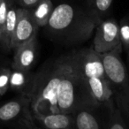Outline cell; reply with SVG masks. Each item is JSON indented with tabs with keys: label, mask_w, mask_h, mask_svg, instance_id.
Instances as JSON below:
<instances>
[{
	"label": "cell",
	"mask_w": 129,
	"mask_h": 129,
	"mask_svg": "<svg viewBox=\"0 0 129 129\" xmlns=\"http://www.w3.org/2000/svg\"><path fill=\"white\" fill-rule=\"evenodd\" d=\"M29 99L33 115L73 113L81 107H99L78 75L71 52L48 60L35 74Z\"/></svg>",
	"instance_id": "cell-1"
},
{
	"label": "cell",
	"mask_w": 129,
	"mask_h": 129,
	"mask_svg": "<svg viewBox=\"0 0 129 129\" xmlns=\"http://www.w3.org/2000/svg\"><path fill=\"white\" fill-rule=\"evenodd\" d=\"M99 22L88 9L61 3L55 6L45 26L46 34L61 44H77L87 41Z\"/></svg>",
	"instance_id": "cell-2"
},
{
	"label": "cell",
	"mask_w": 129,
	"mask_h": 129,
	"mask_svg": "<svg viewBox=\"0 0 129 129\" xmlns=\"http://www.w3.org/2000/svg\"><path fill=\"white\" fill-rule=\"evenodd\" d=\"M74 67L88 93L99 107L110 111L116 108L109 81L104 71L101 54L92 49H80L71 51Z\"/></svg>",
	"instance_id": "cell-3"
},
{
	"label": "cell",
	"mask_w": 129,
	"mask_h": 129,
	"mask_svg": "<svg viewBox=\"0 0 129 129\" xmlns=\"http://www.w3.org/2000/svg\"><path fill=\"white\" fill-rule=\"evenodd\" d=\"M101 57L117 108L129 118V74L126 67L118 51L101 54Z\"/></svg>",
	"instance_id": "cell-4"
},
{
	"label": "cell",
	"mask_w": 129,
	"mask_h": 129,
	"mask_svg": "<svg viewBox=\"0 0 129 129\" xmlns=\"http://www.w3.org/2000/svg\"><path fill=\"white\" fill-rule=\"evenodd\" d=\"M93 49L99 54L111 51L122 52L123 47L119 38V27L114 19L103 20L96 26Z\"/></svg>",
	"instance_id": "cell-5"
},
{
	"label": "cell",
	"mask_w": 129,
	"mask_h": 129,
	"mask_svg": "<svg viewBox=\"0 0 129 129\" xmlns=\"http://www.w3.org/2000/svg\"><path fill=\"white\" fill-rule=\"evenodd\" d=\"M23 119L31 129H37L34 123V116L30 106V99L25 95L11 100L0 106V123H13Z\"/></svg>",
	"instance_id": "cell-6"
},
{
	"label": "cell",
	"mask_w": 129,
	"mask_h": 129,
	"mask_svg": "<svg viewBox=\"0 0 129 129\" xmlns=\"http://www.w3.org/2000/svg\"><path fill=\"white\" fill-rule=\"evenodd\" d=\"M39 28L35 21L31 11L26 8H18V20L11 42V50H15L27 41L36 37Z\"/></svg>",
	"instance_id": "cell-7"
},
{
	"label": "cell",
	"mask_w": 129,
	"mask_h": 129,
	"mask_svg": "<svg viewBox=\"0 0 129 129\" xmlns=\"http://www.w3.org/2000/svg\"><path fill=\"white\" fill-rule=\"evenodd\" d=\"M37 39L34 37L15 49L12 68L14 70H30L37 59Z\"/></svg>",
	"instance_id": "cell-8"
},
{
	"label": "cell",
	"mask_w": 129,
	"mask_h": 129,
	"mask_svg": "<svg viewBox=\"0 0 129 129\" xmlns=\"http://www.w3.org/2000/svg\"><path fill=\"white\" fill-rule=\"evenodd\" d=\"M43 129H74L72 113L33 115Z\"/></svg>",
	"instance_id": "cell-9"
},
{
	"label": "cell",
	"mask_w": 129,
	"mask_h": 129,
	"mask_svg": "<svg viewBox=\"0 0 129 129\" xmlns=\"http://www.w3.org/2000/svg\"><path fill=\"white\" fill-rule=\"evenodd\" d=\"M99 107H81L74 111L73 114L74 129H102L101 122L95 109Z\"/></svg>",
	"instance_id": "cell-10"
},
{
	"label": "cell",
	"mask_w": 129,
	"mask_h": 129,
	"mask_svg": "<svg viewBox=\"0 0 129 129\" xmlns=\"http://www.w3.org/2000/svg\"><path fill=\"white\" fill-rule=\"evenodd\" d=\"M34 79L35 74H32L30 70L23 71L13 69L10 76L9 88L29 98L34 84Z\"/></svg>",
	"instance_id": "cell-11"
},
{
	"label": "cell",
	"mask_w": 129,
	"mask_h": 129,
	"mask_svg": "<svg viewBox=\"0 0 129 129\" xmlns=\"http://www.w3.org/2000/svg\"><path fill=\"white\" fill-rule=\"evenodd\" d=\"M17 20H18V8L15 7L13 4L8 10L0 40L1 46L6 51L11 50V42L16 27Z\"/></svg>",
	"instance_id": "cell-12"
},
{
	"label": "cell",
	"mask_w": 129,
	"mask_h": 129,
	"mask_svg": "<svg viewBox=\"0 0 129 129\" xmlns=\"http://www.w3.org/2000/svg\"><path fill=\"white\" fill-rule=\"evenodd\" d=\"M53 9L54 6L51 0H40L34 8L29 10L36 25L39 27H43L47 25Z\"/></svg>",
	"instance_id": "cell-13"
},
{
	"label": "cell",
	"mask_w": 129,
	"mask_h": 129,
	"mask_svg": "<svg viewBox=\"0 0 129 129\" xmlns=\"http://www.w3.org/2000/svg\"><path fill=\"white\" fill-rule=\"evenodd\" d=\"M112 4V0H89L88 10L100 23Z\"/></svg>",
	"instance_id": "cell-14"
},
{
	"label": "cell",
	"mask_w": 129,
	"mask_h": 129,
	"mask_svg": "<svg viewBox=\"0 0 129 129\" xmlns=\"http://www.w3.org/2000/svg\"><path fill=\"white\" fill-rule=\"evenodd\" d=\"M107 129H127L124 121L123 114L117 107L112 111H110Z\"/></svg>",
	"instance_id": "cell-15"
},
{
	"label": "cell",
	"mask_w": 129,
	"mask_h": 129,
	"mask_svg": "<svg viewBox=\"0 0 129 129\" xmlns=\"http://www.w3.org/2000/svg\"><path fill=\"white\" fill-rule=\"evenodd\" d=\"M119 27V38L121 42L122 47L129 53V17L122 19L118 23Z\"/></svg>",
	"instance_id": "cell-16"
},
{
	"label": "cell",
	"mask_w": 129,
	"mask_h": 129,
	"mask_svg": "<svg viewBox=\"0 0 129 129\" xmlns=\"http://www.w3.org/2000/svg\"><path fill=\"white\" fill-rule=\"evenodd\" d=\"M12 70L9 67H2L0 69V97L8 91L10 87V76Z\"/></svg>",
	"instance_id": "cell-17"
},
{
	"label": "cell",
	"mask_w": 129,
	"mask_h": 129,
	"mask_svg": "<svg viewBox=\"0 0 129 129\" xmlns=\"http://www.w3.org/2000/svg\"><path fill=\"white\" fill-rule=\"evenodd\" d=\"M12 5H13L12 0H1L0 1V31H1V35H2L3 28H4L8 10Z\"/></svg>",
	"instance_id": "cell-18"
},
{
	"label": "cell",
	"mask_w": 129,
	"mask_h": 129,
	"mask_svg": "<svg viewBox=\"0 0 129 129\" xmlns=\"http://www.w3.org/2000/svg\"><path fill=\"white\" fill-rule=\"evenodd\" d=\"M19 1H20V4L22 6V8L32 9L38 4L40 0H19Z\"/></svg>",
	"instance_id": "cell-19"
},
{
	"label": "cell",
	"mask_w": 129,
	"mask_h": 129,
	"mask_svg": "<svg viewBox=\"0 0 129 129\" xmlns=\"http://www.w3.org/2000/svg\"><path fill=\"white\" fill-rule=\"evenodd\" d=\"M127 63H128V67H129V53H127Z\"/></svg>",
	"instance_id": "cell-20"
},
{
	"label": "cell",
	"mask_w": 129,
	"mask_h": 129,
	"mask_svg": "<svg viewBox=\"0 0 129 129\" xmlns=\"http://www.w3.org/2000/svg\"><path fill=\"white\" fill-rule=\"evenodd\" d=\"M0 40H1V31H0Z\"/></svg>",
	"instance_id": "cell-21"
},
{
	"label": "cell",
	"mask_w": 129,
	"mask_h": 129,
	"mask_svg": "<svg viewBox=\"0 0 129 129\" xmlns=\"http://www.w3.org/2000/svg\"><path fill=\"white\" fill-rule=\"evenodd\" d=\"M0 1H1V0H0Z\"/></svg>",
	"instance_id": "cell-22"
}]
</instances>
